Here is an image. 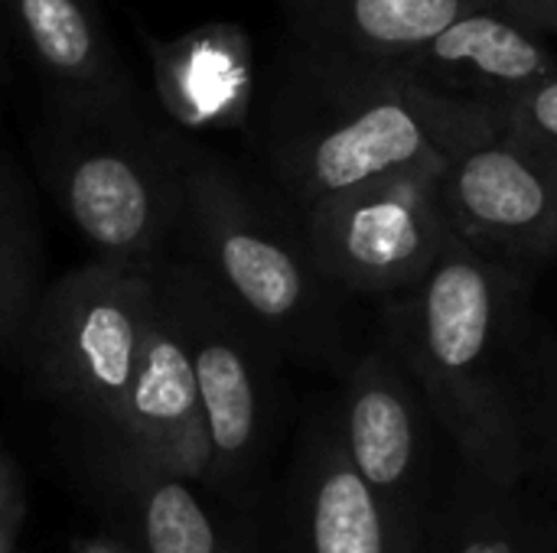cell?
Listing matches in <instances>:
<instances>
[{
    "mask_svg": "<svg viewBox=\"0 0 557 553\" xmlns=\"http://www.w3.org/2000/svg\"><path fill=\"white\" fill-rule=\"evenodd\" d=\"M193 140L144 91H39L29 160L95 257L153 267L173 251Z\"/></svg>",
    "mask_w": 557,
    "mask_h": 553,
    "instance_id": "277c9868",
    "label": "cell"
},
{
    "mask_svg": "<svg viewBox=\"0 0 557 553\" xmlns=\"http://www.w3.org/2000/svg\"><path fill=\"white\" fill-rule=\"evenodd\" d=\"M163 303L189 359L209 440L202 492L232 518L255 512L284 417V355L189 261L166 254L153 267Z\"/></svg>",
    "mask_w": 557,
    "mask_h": 553,
    "instance_id": "5b68a950",
    "label": "cell"
},
{
    "mask_svg": "<svg viewBox=\"0 0 557 553\" xmlns=\"http://www.w3.org/2000/svg\"><path fill=\"white\" fill-rule=\"evenodd\" d=\"M72 553H137L127 541H121L117 535H111V531H98V535H88V538H82V541H75L72 544Z\"/></svg>",
    "mask_w": 557,
    "mask_h": 553,
    "instance_id": "7402d4cb",
    "label": "cell"
},
{
    "mask_svg": "<svg viewBox=\"0 0 557 553\" xmlns=\"http://www.w3.org/2000/svg\"><path fill=\"white\" fill-rule=\"evenodd\" d=\"M447 160L408 166L297 212L320 274L349 300H392L444 254L454 231L441 205Z\"/></svg>",
    "mask_w": 557,
    "mask_h": 553,
    "instance_id": "52a82bcc",
    "label": "cell"
},
{
    "mask_svg": "<svg viewBox=\"0 0 557 553\" xmlns=\"http://www.w3.org/2000/svg\"><path fill=\"white\" fill-rule=\"evenodd\" d=\"M379 339L414 378L457 463L516 489L542 427L529 271L454 235L411 290L385 300Z\"/></svg>",
    "mask_w": 557,
    "mask_h": 553,
    "instance_id": "6da1fadb",
    "label": "cell"
},
{
    "mask_svg": "<svg viewBox=\"0 0 557 553\" xmlns=\"http://www.w3.org/2000/svg\"><path fill=\"white\" fill-rule=\"evenodd\" d=\"M480 10L503 13L529 33L557 36V0H480Z\"/></svg>",
    "mask_w": 557,
    "mask_h": 553,
    "instance_id": "44dd1931",
    "label": "cell"
},
{
    "mask_svg": "<svg viewBox=\"0 0 557 553\" xmlns=\"http://www.w3.org/2000/svg\"><path fill=\"white\" fill-rule=\"evenodd\" d=\"M421 553H545L519 486H493L460 463L428 521Z\"/></svg>",
    "mask_w": 557,
    "mask_h": 553,
    "instance_id": "ac0fdd59",
    "label": "cell"
},
{
    "mask_svg": "<svg viewBox=\"0 0 557 553\" xmlns=\"http://www.w3.org/2000/svg\"><path fill=\"white\" fill-rule=\"evenodd\" d=\"M29 502L16 460L0 440V553H16V538L26 525Z\"/></svg>",
    "mask_w": 557,
    "mask_h": 553,
    "instance_id": "ffe728a7",
    "label": "cell"
},
{
    "mask_svg": "<svg viewBox=\"0 0 557 553\" xmlns=\"http://www.w3.org/2000/svg\"><path fill=\"white\" fill-rule=\"evenodd\" d=\"M153 101L183 134L248 130L258 98L255 42L245 26L212 20L170 39L144 33Z\"/></svg>",
    "mask_w": 557,
    "mask_h": 553,
    "instance_id": "5bb4252c",
    "label": "cell"
},
{
    "mask_svg": "<svg viewBox=\"0 0 557 553\" xmlns=\"http://www.w3.org/2000/svg\"><path fill=\"white\" fill-rule=\"evenodd\" d=\"M88 433L111 437L131 447L134 453L147 456L160 469L202 489L209 469L206 417L189 359L160 300L144 336L137 372L121 404L114 407L111 420L101 430Z\"/></svg>",
    "mask_w": 557,
    "mask_h": 553,
    "instance_id": "4fadbf2b",
    "label": "cell"
},
{
    "mask_svg": "<svg viewBox=\"0 0 557 553\" xmlns=\"http://www.w3.org/2000/svg\"><path fill=\"white\" fill-rule=\"evenodd\" d=\"M7 68H10V52H7V46H3V39H0V91H3V85H7Z\"/></svg>",
    "mask_w": 557,
    "mask_h": 553,
    "instance_id": "603a6c76",
    "label": "cell"
},
{
    "mask_svg": "<svg viewBox=\"0 0 557 553\" xmlns=\"http://www.w3.org/2000/svg\"><path fill=\"white\" fill-rule=\"evenodd\" d=\"M69 466L104 531L137 553H251L245 518L225 515L199 486L111 437L75 430Z\"/></svg>",
    "mask_w": 557,
    "mask_h": 553,
    "instance_id": "7c38bea8",
    "label": "cell"
},
{
    "mask_svg": "<svg viewBox=\"0 0 557 553\" xmlns=\"http://www.w3.org/2000/svg\"><path fill=\"white\" fill-rule=\"evenodd\" d=\"M441 205L473 251L529 271L557 257V153L503 127L444 163Z\"/></svg>",
    "mask_w": 557,
    "mask_h": 553,
    "instance_id": "8fae6325",
    "label": "cell"
},
{
    "mask_svg": "<svg viewBox=\"0 0 557 553\" xmlns=\"http://www.w3.org/2000/svg\"><path fill=\"white\" fill-rule=\"evenodd\" d=\"M245 521L251 553H421L349 466L330 404L300 420L284 473Z\"/></svg>",
    "mask_w": 557,
    "mask_h": 553,
    "instance_id": "9c48e42d",
    "label": "cell"
},
{
    "mask_svg": "<svg viewBox=\"0 0 557 553\" xmlns=\"http://www.w3.org/2000/svg\"><path fill=\"white\" fill-rule=\"evenodd\" d=\"M287 39L359 65L392 68L480 0H277Z\"/></svg>",
    "mask_w": 557,
    "mask_h": 553,
    "instance_id": "2e32d148",
    "label": "cell"
},
{
    "mask_svg": "<svg viewBox=\"0 0 557 553\" xmlns=\"http://www.w3.org/2000/svg\"><path fill=\"white\" fill-rule=\"evenodd\" d=\"M258 176L297 212L369 179L450 160V134L392 68L313 52L284 36L248 124Z\"/></svg>",
    "mask_w": 557,
    "mask_h": 553,
    "instance_id": "7a4b0ae2",
    "label": "cell"
},
{
    "mask_svg": "<svg viewBox=\"0 0 557 553\" xmlns=\"http://www.w3.org/2000/svg\"><path fill=\"white\" fill-rule=\"evenodd\" d=\"M157 306L150 267L91 257L46 284L16 372L75 430H101L121 404Z\"/></svg>",
    "mask_w": 557,
    "mask_h": 553,
    "instance_id": "8992f818",
    "label": "cell"
},
{
    "mask_svg": "<svg viewBox=\"0 0 557 553\" xmlns=\"http://www.w3.org/2000/svg\"><path fill=\"white\" fill-rule=\"evenodd\" d=\"M557 62L535 33L493 10H473L392 65L401 85L450 134L457 153L506 127L512 104Z\"/></svg>",
    "mask_w": 557,
    "mask_h": 553,
    "instance_id": "30bf717a",
    "label": "cell"
},
{
    "mask_svg": "<svg viewBox=\"0 0 557 553\" xmlns=\"http://www.w3.org/2000/svg\"><path fill=\"white\" fill-rule=\"evenodd\" d=\"M202 271L284 355L307 368L346 372L349 297L313 264L297 209L258 173L193 140L173 251Z\"/></svg>",
    "mask_w": 557,
    "mask_h": 553,
    "instance_id": "3957f363",
    "label": "cell"
},
{
    "mask_svg": "<svg viewBox=\"0 0 557 553\" xmlns=\"http://www.w3.org/2000/svg\"><path fill=\"white\" fill-rule=\"evenodd\" d=\"M46 290V241L36 186L0 147V368L16 372L23 332Z\"/></svg>",
    "mask_w": 557,
    "mask_h": 553,
    "instance_id": "e0dca14e",
    "label": "cell"
},
{
    "mask_svg": "<svg viewBox=\"0 0 557 553\" xmlns=\"http://www.w3.org/2000/svg\"><path fill=\"white\" fill-rule=\"evenodd\" d=\"M330 411L349 466L385 505L411 548L421 551L428 521L454 473L441 476L437 440L444 433L414 378L375 339L343 372Z\"/></svg>",
    "mask_w": 557,
    "mask_h": 553,
    "instance_id": "ba28073f",
    "label": "cell"
},
{
    "mask_svg": "<svg viewBox=\"0 0 557 553\" xmlns=\"http://www.w3.org/2000/svg\"><path fill=\"white\" fill-rule=\"evenodd\" d=\"M506 127L557 153V68L512 104Z\"/></svg>",
    "mask_w": 557,
    "mask_h": 553,
    "instance_id": "d6986e66",
    "label": "cell"
},
{
    "mask_svg": "<svg viewBox=\"0 0 557 553\" xmlns=\"http://www.w3.org/2000/svg\"><path fill=\"white\" fill-rule=\"evenodd\" d=\"M0 39L49 95H140L101 0H0Z\"/></svg>",
    "mask_w": 557,
    "mask_h": 553,
    "instance_id": "9a60e30c",
    "label": "cell"
}]
</instances>
